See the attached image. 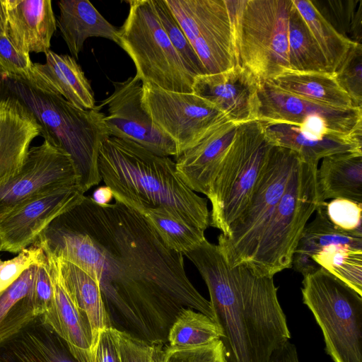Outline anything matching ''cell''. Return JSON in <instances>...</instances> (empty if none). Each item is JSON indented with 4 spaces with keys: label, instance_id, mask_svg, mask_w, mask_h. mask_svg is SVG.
<instances>
[{
    "label": "cell",
    "instance_id": "35",
    "mask_svg": "<svg viewBox=\"0 0 362 362\" xmlns=\"http://www.w3.org/2000/svg\"><path fill=\"white\" fill-rule=\"evenodd\" d=\"M312 260L362 296L361 250L329 245L314 255Z\"/></svg>",
    "mask_w": 362,
    "mask_h": 362
},
{
    "label": "cell",
    "instance_id": "22",
    "mask_svg": "<svg viewBox=\"0 0 362 362\" xmlns=\"http://www.w3.org/2000/svg\"><path fill=\"white\" fill-rule=\"evenodd\" d=\"M0 362H77L40 316L0 344Z\"/></svg>",
    "mask_w": 362,
    "mask_h": 362
},
{
    "label": "cell",
    "instance_id": "43",
    "mask_svg": "<svg viewBox=\"0 0 362 362\" xmlns=\"http://www.w3.org/2000/svg\"><path fill=\"white\" fill-rule=\"evenodd\" d=\"M31 293L34 311L37 317L52 309L54 303V287L45 253L43 259L36 265Z\"/></svg>",
    "mask_w": 362,
    "mask_h": 362
},
{
    "label": "cell",
    "instance_id": "32",
    "mask_svg": "<svg viewBox=\"0 0 362 362\" xmlns=\"http://www.w3.org/2000/svg\"><path fill=\"white\" fill-rule=\"evenodd\" d=\"M152 226L165 246L185 255L206 239L204 230L177 218L163 207L139 212Z\"/></svg>",
    "mask_w": 362,
    "mask_h": 362
},
{
    "label": "cell",
    "instance_id": "23",
    "mask_svg": "<svg viewBox=\"0 0 362 362\" xmlns=\"http://www.w3.org/2000/svg\"><path fill=\"white\" fill-rule=\"evenodd\" d=\"M57 26L72 57L78 58L85 41L103 37L119 43L118 29L108 22L88 0H60Z\"/></svg>",
    "mask_w": 362,
    "mask_h": 362
},
{
    "label": "cell",
    "instance_id": "39",
    "mask_svg": "<svg viewBox=\"0 0 362 362\" xmlns=\"http://www.w3.org/2000/svg\"><path fill=\"white\" fill-rule=\"evenodd\" d=\"M325 214L337 228L349 232L362 233V204L348 199L337 198L322 202Z\"/></svg>",
    "mask_w": 362,
    "mask_h": 362
},
{
    "label": "cell",
    "instance_id": "49",
    "mask_svg": "<svg viewBox=\"0 0 362 362\" xmlns=\"http://www.w3.org/2000/svg\"><path fill=\"white\" fill-rule=\"evenodd\" d=\"M216 362H228V359H227V357H226V351L224 353H223L218 358V359L216 361Z\"/></svg>",
    "mask_w": 362,
    "mask_h": 362
},
{
    "label": "cell",
    "instance_id": "48",
    "mask_svg": "<svg viewBox=\"0 0 362 362\" xmlns=\"http://www.w3.org/2000/svg\"><path fill=\"white\" fill-rule=\"evenodd\" d=\"M7 32V16L4 0H0V37Z\"/></svg>",
    "mask_w": 362,
    "mask_h": 362
},
{
    "label": "cell",
    "instance_id": "17",
    "mask_svg": "<svg viewBox=\"0 0 362 362\" xmlns=\"http://www.w3.org/2000/svg\"><path fill=\"white\" fill-rule=\"evenodd\" d=\"M259 82L245 68L230 69L195 78L194 93L211 103L235 124L257 120Z\"/></svg>",
    "mask_w": 362,
    "mask_h": 362
},
{
    "label": "cell",
    "instance_id": "16",
    "mask_svg": "<svg viewBox=\"0 0 362 362\" xmlns=\"http://www.w3.org/2000/svg\"><path fill=\"white\" fill-rule=\"evenodd\" d=\"M74 184L78 175L69 155L44 140L30 148L17 173L0 182V215L37 194Z\"/></svg>",
    "mask_w": 362,
    "mask_h": 362
},
{
    "label": "cell",
    "instance_id": "28",
    "mask_svg": "<svg viewBox=\"0 0 362 362\" xmlns=\"http://www.w3.org/2000/svg\"><path fill=\"white\" fill-rule=\"evenodd\" d=\"M269 81L284 91L318 104L341 109L356 107L329 72L288 69Z\"/></svg>",
    "mask_w": 362,
    "mask_h": 362
},
{
    "label": "cell",
    "instance_id": "8",
    "mask_svg": "<svg viewBox=\"0 0 362 362\" xmlns=\"http://www.w3.org/2000/svg\"><path fill=\"white\" fill-rule=\"evenodd\" d=\"M302 285L332 360L362 362V296L322 267L303 276Z\"/></svg>",
    "mask_w": 362,
    "mask_h": 362
},
{
    "label": "cell",
    "instance_id": "29",
    "mask_svg": "<svg viewBox=\"0 0 362 362\" xmlns=\"http://www.w3.org/2000/svg\"><path fill=\"white\" fill-rule=\"evenodd\" d=\"M57 259L69 291L89 322L95 351L100 332L111 327L100 285L82 268L62 259Z\"/></svg>",
    "mask_w": 362,
    "mask_h": 362
},
{
    "label": "cell",
    "instance_id": "33",
    "mask_svg": "<svg viewBox=\"0 0 362 362\" xmlns=\"http://www.w3.org/2000/svg\"><path fill=\"white\" fill-rule=\"evenodd\" d=\"M289 64L290 70L332 73L324 54L293 3L289 20Z\"/></svg>",
    "mask_w": 362,
    "mask_h": 362
},
{
    "label": "cell",
    "instance_id": "9",
    "mask_svg": "<svg viewBox=\"0 0 362 362\" xmlns=\"http://www.w3.org/2000/svg\"><path fill=\"white\" fill-rule=\"evenodd\" d=\"M236 13L238 65L261 83L289 64V20L292 0H241Z\"/></svg>",
    "mask_w": 362,
    "mask_h": 362
},
{
    "label": "cell",
    "instance_id": "1",
    "mask_svg": "<svg viewBox=\"0 0 362 362\" xmlns=\"http://www.w3.org/2000/svg\"><path fill=\"white\" fill-rule=\"evenodd\" d=\"M36 243L93 276L104 303L185 304L204 314L211 310L187 278L184 255L168 248L141 214L118 200L100 205L84 196Z\"/></svg>",
    "mask_w": 362,
    "mask_h": 362
},
{
    "label": "cell",
    "instance_id": "40",
    "mask_svg": "<svg viewBox=\"0 0 362 362\" xmlns=\"http://www.w3.org/2000/svg\"><path fill=\"white\" fill-rule=\"evenodd\" d=\"M44 257L43 250L35 242L10 259L4 261L0 258V293L12 284L23 272L38 264Z\"/></svg>",
    "mask_w": 362,
    "mask_h": 362
},
{
    "label": "cell",
    "instance_id": "10",
    "mask_svg": "<svg viewBox=\"0 0 362 362\" xmlns=\"http://www.w3.org/2000/svg\"><path fill=\"white\" fill-rule=\"evenodd\" d=\"M300 159L291 149L272 146L248 204L228 232L218 237V246L231 267L247 266L251 261Z\"/></svg>",
    "mask_w": 362,
    "mask_h": 362
},
{
    "label": "cell",
    "instance_id": "24",
    "mask_svg": "<svg viewBox=\"0 0 362 362\" xmlns=\"http://www.w3.org/2000/svg\"><path fill=\"white\" fill-rule=\"evenodd\" d=\"M262 122L274 145L291 149L309 162L318 163L320 160L337 153H362V136H327L311 139L305 136L296 126Z\"/></svg>",
    "mask_w": 362,
    "mask_h": 362
},
{
    "label": "cell",
    "instance_id": "3",
    "mask_svg": "<svg viewBox=\"0 0 362 362\" xmlns=\"http://www.w3.org/2000/svg\"><path fill=\"white\" fill-rule=\"evenodd\" d=\"M98 168L115 200L139 212L165 208L204 230L209 226L207 199L185 183L169 156L156 154L129 140L109 136L99 150Z\"/></svg>",
    "mask_w": 362,
    "mask_h": 362
},
{
    "label": "cell",
    "instance_id": "15",
    "mask_svg": "<svg viewBox=\"0 0 362 362\" xmlns=\"http://www.w3.org/2000/svg\"><path fill=\"white\" fill-rule=\"evenodd\" d=\"M114 90L102 101L107 115L104 122L110 136L134 141L151 152L177 156L175 143L153 122L142 103V81L136 76L113 82Z\"/></svg>",
    "mask_w": 362,
    "mask_h": 362
},
{
    "label": "cell",
    "instance_id": "26",
    "mask_svg": "<svg viewBox=\"0 0 362 362\" xmlns=\"http://www.w3.org/2000/svg\"><path fill=\"white\" fill-rule=\"evenodd\" d=\"M320 202L337 198L362 204V153H344L327 156L317 170Z\"/></svg>",
    "mask_w": 362,
    "mask_h": 362
},
{
    "label": "cell",
    "instance_id": "25",
    "mask_svg": "<svg viewBox=\"0 0 362 362\" xmlns=\"http://www.w3.org/2000/svg\"><path fill=\"white\" fill-rule=\"evenodd\" d=\"M314 219L307 223L296 249L292 267L305 276L319 269L312 257L329 245H343L362 250V233L341 230L327 218L320 202Z\"/></svg>",
    "mask_w": 362,
    "mask_h": 362
},
{
    "label": "cell",
    "instance_id": "34",
    "mask_svg": "<svg viewBox=\"0 0 362 362\" xmlns=\"http://www.w3.org/2000/svg\"><path fill=\"white\" fill-rule=\"evenodd\" d=\"M168 334L170 347H195L221 339L218 324L206 315L192 309H182Z\"/></svg>",
    "mask_w": 362,
    "mask_h": 362
},
{
    "label": "cell",
    "instance_id": "21",
    "mask_svg": "<svg viewBox=\"0 0 362 362\" xmlns=\"http://www.w3.org/2000/svg\"><path fill=\"white\" fill-rule=\"evenodd\" d=\"M45 64L33 63L29 81L42 89L62 95L74 106L90 110L96 107L90 84L76 59L49 50Z\"/></svg>",
    "mask_w": 362,
    "mask_h": 362
},
{
    "label": "cell",
    "instance_id": "50",
    "mask_svg": "<svg viewBox=\"0 0 362 362\" xmlns=\"http://www.w3.org/2000/svg\"><path fill=\"white\" fill-rule=\"evenodd\" d=\"M0 252H1V242H0Z\"/></svg>",
    "mask_w": 362,
    "mask_h": 362
},
{
    "label": "cell",
    "instance_id": "18",
    "mask_svg": "<svg viewBox=\"0 0 362 362\" xmlns=\"http://www.w3.org/2000/svg\"><path fill=\"white\" fill-rule=\"evenodd\" d=\"M45 253L54 287V303L52 309L40 317L65 342L77 362H94L95 351L89 322L69 291L57 258Z\"/></svg>",
    "mask_w": 362,
    "mask_h": 362
},
{
    "label": "cell",
    "instance_id": "30",
    "mask_svg": "<svg viewBox=\"0 0 362 362\" xmlns=\"http://www.w3.org/2000/svg\"><path fill=\"white\" fill-rule=\"evenodd\" d=\"M37 264L23 272L0 293V344L16 335L37 317L31 293Z\"/></svg>",
    "mask_w": 362,
    "mask_h": 362
},
{
    "label": "cell",
    "instance_id": "45",
    "mask_svg": "<svg viewBox=\"0 0 362 362\" xmlns=\"http://www.w3.org/2000/svg\"><path fill=\"white\" fill-rule=\"evenodd\" d=\"M94 356V362H121L113 327L100 332Z\"/></svg>",
    "mask_w": 362,
    "mask_h": 362
},
{
    "label": "cell",
    "instance_id": "5",
    "mask_svg": "<svg viewBox=\"0 0 362 362\" xmlns=\"http://www.w3.org/2000/svg\"><path fill=\"white\" fill-rule=\"evenodd\" d=\"M317 168V163L300 158L293 170L247 266L257 274L274 276L292 267L303 231L320 203Z\"/></svg>",
    "mask_w": 362,
    "mask_h": 362
},
{
    "label": "cell",
    "instance_id": "11",
    "mask_svg": "<svg viewBox=\"0 0 362 362\" xmlns=\"http://www.w3.org/2000/svg\"><path fill=\"white\" fill-rule=\"evenodd\" d=\"M206 74L238 65L235 32L238 0H165Z\"/></svg>",
    "mask_w": 362,
    "mask_h": 362
},
{
    "label": "cell",
    "instance_id": "4",
    "mask_svg": "<svg viewBox=\"0 0 362 362\" xmlns=\"http://www.w3.org/2000/svg\"><path fill=\"white\" fill-rule=\"evenodd\" d=\"M0 105L37 124L45 141L71 157L78 185L84 192L102 180L98 168L99 150L110 136L101 107L78 108L62 95L0 70Z\"/></svg>",
    "mask_w": 362,
    "mask_h": 362
},
{
    "label": "cell",
    "instance_id": "37",
    "mask_svg": "<svg viewBox=\"0 0 362 362\" xmlns=\"http://www.w3.org/2000/svg\"><path fill=\"white\" fill-rule=\"evenodd\" d=\"M160 24L175 49L197 77L206 74L192 45L165 0H153Z\"/></svg>",
    "mask_w": 362,
    "mask_h": 362
},
{
    "label": "cell",
    "instance_id": "7",
    "mask_svg": "<svg viewBox=\"0 0 362 362\" xmlns=\"http://www.w3.org/2000/svg\"><path fill=\"white\" fill-rule=\"evenodd\" d=\"M128 3V16L118 29V45L133 61L135 76L167 90L194 93L196 76L165 34L153 0Z\"/></svg>",
    "mask_w": 362,
    "mask_h": 362
},
{
    "label": "cell",
    "instance_id": "47",
    "mask_svg": "<svg viewBox=\"0 0 362 362\" xmlns=\"http://www.w3.org/2000/svg\"><path fill=\"white\" fill-rule=\"evenodd\" d=\"M90 198L98 204L106 205L110 204L114 197L112 190L105 185L95 189Z\"/></svg>",
    "mask_w": 362,
    "mask_h": 362
},
{
    "label": "cell",
    "instance_id": "41",
    "mask_svg": "<svg viewBox=\"0 0 362 362\" xmlns=\"http://www.w3.org/2000/svg\"><path fill=\"white\" fill-rule=\"evenodd\" d=\"M33 62L30 54L20 51L6 33L0 37V70L28 81L32 78Z\"/></svg>",
    "mask_w": 362,
    "mask_h": 362
},
{
    "label": "cell",
    "instance_id": "44",
    "mask_svg": "<svg viewBox=\"0 0 362 362\" xmlns=\"http://www.w3.org/2000/svg\"><path fill=\"white\" fill-rule=\"evenodd\" d=\"M121 362H156L153 347L145 341L113 328Z\"/></svg>",
    "mask_w": 362,
    "mask_h": 362
},
{
    "label": "cell",
    "instance_id": "12",
    "mask_svg": "<svg viewBox=\"0 0 362 362\" xmlns=\"http://www.w3.org/2000/svg\"><path fill=\"white\" fill-rule=\"evenodd\" d=\"M257 120L296 126L306 136H362V108H335L281 90L267 81L259 83Z\"/></svg>",
    "mask_w": 362,
    "mask_h": 362
},
{
    "label": "cell",
    "instance_id": "2",
    "mask_svg": "<svg viewBox=\"0 0 362 362\" xmlns=\"http://www.w3.org/2000/svg\"><path fill=\"white\" fill-rule=\"evenodd\" d=\"M197 267L210 296L228 362H267L291 339L274 276L245 265L231 267L206 238L185 255Z\"/></svg>",
    "mask_w": 362,
    "mask_h": 362
},
{
    "label": "cell",
    "instance_id": "31",
    "mask_svg": "<svg viewBox=\"0 0 362 362\" xmlns=\"http://www.w3.org/2000/svg\"><path fill=\"white\" fill-rule=\"evenodd\" d=\"M324 54L333 74L342 64L353 43L340 35L313 6L310 0H292Z\"/></svg>",
    "mask_w": 362,
    "mask_h": 362
},
{
    "label": "cell",
    "instance_id": "13",
    "mask_svg": "<svg viewBox=\"0 0 362 362\" xmlns=\"http://www.w3.org/2000/svg\"><path fill=\"white\" fill-rule=\"evenodd\" d=\"M142 103L154 124L174 141L177 156L226 117L195 93L170 91L150 82H142Z\"/></svg>",
    "mask_w": 362,
    "mask_h": 362
},
{
    "label": "cell",
    "instance_id": "19",
    "mask_svg": "<svg viewBox=\"0 0 362 362\" xmlns=\"http://www.w3.org/2000/svg\"><path fill=\"white\" fill-rule=\"evenodd\" d=\"M238 126L227 117L223 118L193 146L176 157L177 171L192 191L207 196Z\"/></svg>",
    "mask_w": 362,
    "mask_h": 362
},
{
    "label": "cell",
    "instance_id": "36",
    "mask_svg": "<svg viewBox=\"0 0 362 362\" xmlns=\"http://www.w3.org/2000/svg\"><path fill=\"white\" fill-rule=\"evenodd\" d=\"M322 16L342 36L362 45V0H310Z\"/></svg>",
    "mask_w": 362,
    "mask_h": 362
},
{
    "label": "cell",
    "instance_id": "42",
    "mask_svg": "<svg viewBox=\"0 0 362 362\" xmlns=\"http://www.w3.org/2000/svg\"><path fill=\"white\" fill-rule=\"evenodd\" d=\"M225 351L221 339L208 345L195 347L169 346L160 356L156 357V362H216Z\"/></svg>",
    "mask_w": 362,
    "mask_h": 362
},
{
    "label": "cell",
    "instance_id": "38",
    "mask_svg": "<svg viewBox=\"0 0 362 362\" xmlns=\"http://www.w3.org/2000/svg\"><path fill=\"white\" fill-rule=\"evenodd\" d=\"M339 86L356 107H362V45L353 43L340 66L333 73Z\"/></svg>",
    "mask_w": 362,
    "mask_h": 362
},
{
    "label": "cell",
    "instance_id": "20",
    "mask_svg": "<svg viewBox=\"0 0 362 362\" xmlns=\"http://www.w3.org/2000/svg\"><path fill=\"white\" fill-rule=\"evenodd\" d=\"M6 34L21 52L47 53L57 30L50 0H4Z\"/></svg>",
    "mask_w": 362,
    "mask_h": 362
},
{
    "label": "cell",
    "instance_id": "14",
    "mask_svg": "<svg viewBox=\"0 0 362 362\" xmlns=\"http://www.w3.org/2000/svg\"><path fill=\"white\" fill-rule=\"evenodd\" d=\"M77 184L55 187L37 194L0 215L1 251L18 254L33 245L59 215L84 197Z\"/></svg>",
    "mask_w": 362,
    "mask_h": 362
},
{
    "label": "cell",
    "instance_id": "6",
    "mask_svg": "<svg viewBox=\"0 0 362 362\" xmlns=\"http://www.w3.org/2000/svg\"><path fill=\"white\" fill-rule=\"evenodd\" d=\"M273 146L262 121L238 126L206 196L209 225L222 234L248 204Z\"/></svg>",
    "mask_w": 362,
    "mask_h": 362
},
{
    "label": "cell",
    "instance_id": "27",
    "mask_svg": "<svg viewBox=\"0 0 362 362\" xmlns=\"http://www.w3.org/2000/svg\"><path fill=\"white\" fill-rule=\"evenodd\" d=\"M39 135L35 122L0 105V182L18 172L32 141Z\"/></svg>",
    "mask_w": 362,
    "mask_h": 362
},
{
    "label": "cell",
    "instance_id": "46",
    "mask_svg": "<svg viewBox=\"0 0 362 362\" xmlns=\"http://www.w3.org/2000/svg\"><path fill=\"white\" fill-rule=\"evenodd\" d=\"M267 362H300L296 346L287 341L277 348Z\"/></svg>",
    "mask_w": 362,
    "mask_h": 362
}]
</instances>
